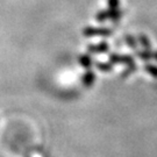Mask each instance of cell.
I'll return each mask as SVG.
<instances>
[{
    "label": "cell",
    "mask_w": 157,
    "mask_h": 157,
    "mask_svg": "<svg viewBox=\"0 0 157 157\" xmlns=\"http://www.w3.org/2000/svg\"><path fill=\"white\" fill-rule=\"evenodd\" d=\"M97 67H98V69L101 70V71H109V70L112 69L111 64H102V63H98Z\"/></svg>",
    "instance_id": "obj_8"
},
{
    "label": "cell",
    "mask_w": 157,
    "mask_h": 157,
    "mask_svg": "<svg viewBox=\"0 0 157 157\" xmlns=\"http://www.w3.org/2000/svg\"><path fill=\"white\" fill-rule=\"evenodd\" d=\"M154 57H156L155 59H157V52H156V54H155V55H154Z\"/></svg>",
    "instance_id": "obj_12"
},
{
    "label": "cell",
    "mask_w": 157,
    "mask_h": 157,
    "mask_svg": "<svg viewBox=\"0 0 157 157\" xmlns=\"http://www.w3.org/2000/svg\"><path fill=\"white\" fill-rule=\"evenodd\" d=\"M109 7L115 10L118 7V0H109Z\"/></svg>",
    "instance_id": "obj_10"
},
{
    "label": "cell",
    "mask_w": 157,
    "mask_h": 157,
    "mask_svg": "<svg viewBox=\"0 0 157 157\" xmlns=\"http://www.w3.org/2000/svg\"><path fill=\"white\" fill-rule=\"evenodd\" d=\"M139 41H140L141 43H142V45H143L146 49H148V50L150 49L151 44H150V42L148 41V39H147L146 36H143V35H142V36H140V37H139Z\"/></svg>",
    "instance_id": "obj_6"
},
{
    "label": "cell",
    "mask_w": 157,
    "mask_h": 157,
    "mask_svg": "<svg viewBox=\"0 0 157 157\" xmlns=\"http://www.w3.org/2000/svg\"><path fill=\"white\" fill-rule=\"evenodd\" d=\"M79 62L84 67H90L91 65V59L89 56H82L79 58Z\"/></svg>",
    "instance_id": "obj_5"
},
{
    "label": "cell",
    "mask_w": 157,
    "mask_h": 157,
    "mask_svg": "<svg viewBox=\"0 0 157 157\" xmlns=\"http://www.w3.org/2000/svg\"><path fill=\"white\" fill-rule=\"evenodd\" d=\"M107 49H108L107 43H100L99 45H90L89 47V50L92 52H104V51H107Z\"/></svg>",
    "instance_id": "obj_4"
},
{
    "label": "cell",
    "mask_w": 157,
    "mask_h": 157,
    "mask_svg": "<svg viewBox=\"0 0 157 157\" xmlns=\"http://www.w3.org/2000/svg\"><path fill=\"white\" fill-rule=\"evenodd\" d=\"M146 70L148 71V72L151 73L154 77H156L157 78V67H154V65H147Z\"/></svg>",
    "instance_id": "obj_9"
},
{
    "label": "cell",
    "mask_w": 157,
    "mask_h": 157,
    "mask_svg": "<svg viewBox=\"0 0 157 157\" xmlns=\"http://www.w3.org/2000/svg\"><path fill=\"white\" fill-rule=\"evenodd\" d=\"M111 30L109 29H93L87 28L84 30V35L86 36H92V35H109Z\"/></svg>",
    "instance_id": "obj_2"
},
{
    "label": "cell",
    "mask_w": 157,
    "mask_h": 157,
    "mask_svg": "<svg viewBox=\"0 0 157 157\" xmlns=\"http://www.w3.org/2000/svg\"><path fill=\"white\" fill-rule=\"evenodd\" d=\"M137 55H139L140 57H142L143 59H150V58L154 56V55H152L151 52L148 50V49H147V51H143V52H139Z\"/></svg>",
    "instance_id": "obj_7"
},
{
    "label": "cell",
    "mask_w": 157,
    "mask_h": 157,
    "mask_svg": "<svg viewBox=\"0 0 157 157\" xmlns=\"http://www.w3.org/2000/svg\"><path fill=\"white\" fill-rule=\"evenodd\" d=\"M94 73L92 71H87V72L84 75V78H83V83H84L85 86H91L94 82Z\"/></svg>",
    "instance_id": "obj_3"
},
{
    "label": "cell",
    "mask_w": 157,
    "mask_h": 157,
    "mask_svg": "<svg viewBox=\"0 0 157 157\" xmlns=\"http://www.w3.org/2000/svg\"><path fill=\"white\" fill-rule=\"evenodd\" d=\"M109 61L112 63H127V64H134L133 58L130 56H119V55H111Z\"/></svg>",
    "instance_id": "obj_1"
},
{
    "label": "cell",
    "mask_w": 157,
    "mask_h": 157,
    "mask_svg": "<svg viewBox=\"0 0 157 157\" xmlns=\"http://www.w3.org/2000/svg\"><path fill=\"white\" fill-rule=\"evenodd\" d=\"M127 43H128L130 47H133V48L136 47V42H135V41H130V37H127Z\"/></svg>",
    "instance_id": "obj_11"
}]
</instances>
